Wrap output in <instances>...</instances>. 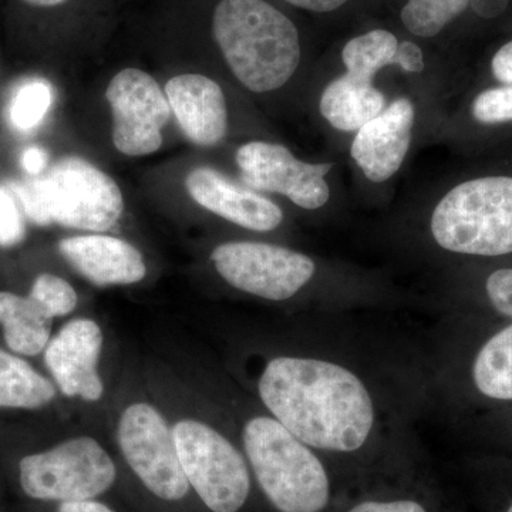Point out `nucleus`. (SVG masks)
Masks as SVG:
<instances>
[{"label": "nucleus", "mask_w": 512, "mask_h": 512, "mask_svg": "<svg viewBox=\"0 0 512 512\" xmlns=\"http://www.w3.org/2000/svg\"><path fill=\"white\" fill-rule=\"evenodd\" d=\"M258 393L271 416L313 450L355 453L375 430V400L366 383L332 360L274 357L259 376Z\"/></svg>", "instance_id": "obj_1"}, {"label": "nucleus", "mask_w": 512, "mask_h": 512, "mask_svg": "<svg viewBox=\"0 0 512 512\" xmlns=\"http://www.w3.org/2000/svg\"><path fill=\"white\" fill-rule=\"evenodd\" d=\"M210 28L229 69L251 92L278 90L301 63L298 28L268 0H217Z\"/></svg>", "instance_id": "obj_2"}, {"label": "nucleus", "mask_w": 512, "mask_h": 512, "mask_svg": "<svg viewBox=\"0 0 512 512\" xmlns=\"http://www.w3.org/2000/svg\"><path fill=\"white\" fill-rule=\"evenodd\" d=\"M23 214L39 227L109 231L124 201L113 178L80 157H66L43 177L13 184Z\"/></svg>", "instance_id": "obj_3"}, {"label": "nucleus", "mask_w": 512, "mask_h": 512, "mask_svg": "<svg viewBox=\"0 0 512 512\" xmlns=\"http://www.w3.org/2000/svg\"><path fill=\"white\" fill-rule=\"evenodd\" d=\"M245 454L262 493L279 512H323L330 478L312 447L272 416H256L242 431Z\"/></svg>", "instance_id": "obj_4"}, {"label": "nucleus", "mask_w": 512, "mask_h": 512, "mask_svg": "<svg viewBox=\"0 0 512 512\" xmlns=\"http://www.w3.org/2000/svg\"><path fill=\"white\" fill-rule=\"evenodd\" d=\"M431 234L456 254H511L512 177L476 178L447 192L431 215Z\"/></svg>", "instance_id": "obj_5"}, {"label": "nucleus", "mask_w": 512, "mask_h": 512, "mask_svg": "<svg viewBox=\"0 0 512 512\" xmlns=\"http://www.w3.org/2000/svg\"><path fill=\"white\" fill-rule=\"evenodd\" d=\"M184 476L212 512H238L251 493V476L237 447L198 420H181L173 427Z\"/></svg>", "instance_id": "obj_6"}, {"label": "nucleus", "mask_w": 512, "mask_h": 512, "mask_svg": "<svg viewBox=\"0 0 512 512\" xmlns=\"http://www.w3.org/2000/svg\"><path fill=\"white\" fill-rule=\"evenodd\" d=\"M116 476L109 453L99 441L87 436L30 454L19 463L22 490L39 501L92 500L106 493Z\"/></svg>", "instance_id": "obj_7"}, {"label": "nucleus", "mask_w": 512, "mask_h": 512, "mask_svg": "<svg viewBox=\"0 0 512 512\" xmlns=\"http://www.w3.org/2000/svg\"><path fill=\"white\" fill-rule=\"evenodd\" d=\"M218 274L239 291L266 301H288L312 281V258L264 242H227L212 251Z\"/></svg>", "instance_id": "obj_8"}, {"label": "nucleus", "mask_w": 512, "mask_h": 512, "mask_svg": "<svg viewBox=\"0 0 512 512\" xmlns=\"http://www.w3.org/2000/svg\"><path fill=\"white\" fill-rule=\"evenodd\" d=\"M117 441L128 466L150 493L164 501H180L188 494L190 484L173 430L156 407L148 403L128 406L121 413Z\"/></svg>", "instance_id": "obj_9"}, {"label": "nucleus", "mask_w": 512, "mask_h": 512, "mask_svg": "<svg viewBox=\"0 0 512 512\" xmlns=\"http://www.w3.org/2000/svg\"><path fill=\"white\" fill-rule=\"evenodd\" d=\"M106 99L113 111V143L120 153L141 157L160 150L161 130L173 111L150 74L136 67L121 70L111 79Z\"/></svg>", "instance_id": "obj_10"}, {"label": "nucleus", "mask_w": 512, "mask_h": 512, "mask_svg": "<svg viewBox=\"0 0 512 512\" xmlns=\"http://www.w3.org/2000/svg\"><path fill=\"white\" fill-rule=\"evenodd\" d=\"M237 164L252 190L285 195L303 210H318L330 197L326 175L332 164L303 163L279 144L251 141L239 147Z\"/></svg>", "instance_id": "obj_11"}, {"label": "nucleus", "mask_w": 512, "mask_h": 512, "mask_svg": "<svg viewBox=\"0 0 512 512\" xmlns=\"http://www.w3.org/2000/svg\"><path fill=\"white\" fill-rule=\"evenodd\" d=\"M103 349V332L92 319L70 320L45 349V363L60 392L97 402L104 384L97 370Z\"/></svg>", "instance_id": "obj_12"}, {"label": "nucleus", "mask_w": 512, "mask_h": 512, "mask_svg": "<svg viewBox=\"0 0 512 512\" xmlns=\"http://www.w3.org/2000/svg\"><path fill=\"white\" fill-rule=\"evenodd\" d=\"M413 123L412 101L399 99L357 131L350 153L370 181L383 183L400 170L412 143Z\"/></svg>", "instance_id": "obj_13"}, {"label": "nucleus", "mask_w": 512, "mask_h": 512, "mask_svg": "<svg viewBox=\"0 0 512 512\" xmlns=\"http://www.w3.org/2000/svg\"><path fill=\"white\" fill-rule=\"evenodd\" d=\"M192 200L232 224L256 232L274 231L284 212L268 198L235 185L211 168H195L185 178Z\"/></svg>", "instance_id": "obj_14"}, {"label": "nucleus", "mask_w": 512, "mask_h": 512, "mask_svg": "<svg viewBox=\"0 0 512 512\" xmlns=\"http://www.w3.org/2000/svg\"><path fill=\"white\" fill-rule=\"evenodd\" d=\"M165 96L192 143L211 147L227 136V101L220 84L202 74H180L165 84Z\"/></svg>", "instance_id": "obj_15"}, {"label": "nucleus", "mask_w": 512, "mask_h": 512, "mask_svg": "<svg viewBox=\"0 0 512 512\" xmlns=\"http://www.w3.org/2000/svg\"><path fill=\"white\" fill-rule=\"evenodd\" d=\"M59 251L80 275L97 286L137 284L147 274L140 251L130 242L109 235L64 238Z\"/></svg>", "instance_id": "obj_16"}, {"label": "nucleus", "mask_w": 512, "mask_h": 512, "mask_svg": "<svg viewBox=\"0 0 512 512\" xmlns=\"http://www.w3.org/2000/svg\"><path fill=\"white\" fill-rule=\"evenodd\" d=\"M384 94L372 82L349 73L333 80L320 99V113L336 130L359 131L384 110Z\"/></svg>", "instance_id": "obj_17"}, {"label": "nucleus", "mask_w": 512, "mask_h": 512, "mask_svg": "<svg viewBox=\"0 0 512 512\" xmlns=\"http://www.w3.org/2000/svg\"><path fill=\"white\" fill-rule=\"evenodd\" d=\"M52 320L29 296L0 292V325L12 352L36 356L49 345Z\"/></svg>", "instance_id": "obj_18"}, {"label": "nucleus", "mask_w": 512, "mask_h": 512, "mask_svg": "<svg viewBox=\"0 0 512 512\" xmlns=\"http://www.w3.org/2000/svg\"><path fill=\"white\" fill-rule=\"evenodd\" d=\"M56 389L22 357L0 349V407L40 409L55 399Z\"/></svg>", "instance_id": "obj_19"}, {"label": "nucleus", "mask_w": 512, "mask_h": 512, "mask_svg": "<svg viewBox=\"0 0 512 512\" xmlns=\"http://www.w3.org/2000/svg\"><path fill=\"white\" fill-rule=\"evenodd\" d=\"M478 392L495 400H512V325L495 333L474 360Z\"/></svg>", "instance_id": "obj_20"}, {"label": "nucleus", "mask_w": 512, "mask_h": 512, "mask_svg": "<svg viewBox=\"0 0 512 512\" xmlns=\"http://www.w3.org/2000/svg\"><path fill=\"white\" fill-rule=\"evenodd\" d=\"M399 40L389 30H370L353 37L342 50V60L350 76L372 82L379 70L394 64Z\"/></svg>", "instance_id": "obj_21"}, {"label": "nucleus", "mask_w": 512, "mask_h": 512, "mask_svg": "<svg viewBox=\"0 0 512 512\" xmlns=\"http://www.w3.org/2000/svg\"><path fill=\"white\" fill-rule=\"evenodd\" d=\"M473 8V0H407L400 13L404 28L417 37H434Z\"/></svg>", "instance_id": "obj_22"}, {"label": "nucleus", "mask_w": 512, "mask_h": 512, "mask_svg": "<svg viewBox=\"0 0 512 512\" xmlns=\"http://www.w3.org/2000/svg\"><path fill=\"white\" fill-rule=\"evenodd\" d=\"M52 103V86L45 80L35 79L23 83L10 101V123L20 131L33 130L45 120Z\"/></svg>", "instance_id": "obj_23"}, {"label": "nucleus", "mask_w": 512, "mask_h": 512, "mask_svg": "<svg viewBox=\"0 0 512 512\" xmlns=\"http://www.w3.org/2000/svg\"><path fill=\"white\" fill-rule=\"evenodd\" d=\"M29 298L50 319L69 315L77 306V293L73 286L60 276L52 274L37 276L30 289Z\"/></svg>", "instance_id": "obj_24"}, {"label": "nucleus", "mask_w": 512, "mask_h": 512, "mask_svg": "<svg viewBox=\"0 0 512 512\" xmlns=\"http://www.w3.org/2000/svg\"><path fill=\"white\" fill-rule=\"evenodd\" d=\"M473 116L481 124L512 123V84H501L478 94Z\"/></svg>", "instance_id": "obj_25"}, {"label": "nucleus", "mask_w": 512, "mask_h": 512, "mask_svg": "<svg viewBox=\"0 0 512 512\" xmlns=\"http://www.w3.org/2000/svg\"><path fill=\"white\" fill-rule=\"evenodd\" d=\"M26 237L25 214L6 188L0 187V248H12Z\"/></svg>", "instance_id": "obj_26"}, {"label": "nucleus", "mask_w": 512, "mask_h": 512, "mask_svg": "<svg viewBox=\"0 0 512 512\" xmlns=\"http://www.w3.org/2000/svg\"><path fill=\"white\" fill-rule=\"evenodd\" d=\"M485 291L495 311L512 318V268L498 269L488 276Z\"/></svg>", "instance_id": "obj_27"}, {"label": "nucleus", "mask_w": 512, "mask_h": 512, "mask_svg": "<svg viewBox=\"0 0 512 512\" xmlns=\"http://www.w3.org/2000/svg\"><path fill=\"white\" fill-rule=\"evenodd\" d=\"M346 512H427L426 507L412 498L400 500H366L350 507Z\"/></svg>", "instance_id": "obj_28"}, {"label": "nucleus", "mask_w": 512, "mask_h": 512, "mask_svg": "<svg viewBox=\"0 0 512 512\" xmlns=\"http://www.w3.org/2000/svg\"><path fill=\"white\" fill-rule=\"evenodd\" d=\"M394 64L407 73H420L424 69L423 52L416 43H399Z\"/></svg>", "instance_id": "obj_29"}, {"label": "nucleus", "mask_w": 512, "mask_h": 512, "mask_svg": "<svg viewBox=\"0 0 512 512\" xmlns=\"http://www.w3.org/2000/svg\"><path fill=\"white\" fill-rule=\"evenodd\" d=\"M491 73L501 84H512V39L498 47L494 53Z\"/></svg>", "instance_id": "obj_30"}, {"label": "nucleus", "mask_w": 512, "mask_h": 512, "mask_svg": "<svg viewBox=\"0 0 512 512\" xmlns=\"http://www.w3.org/2000/svg\"><path fill=\"white\" fill-rule=\"evenodd\" d=\"M47 158L49 156H47L46 150H43L42 147L32 146L23 151L20 164L25 168L26 173L39 175L46 168Z\"/></svg>", "instance_id": "obj_31"}, {"label": "nucleus", "mask_w": 512, "mask_h": 512, "mask_svg": "<svg viewBox=\"0 0 512 512\" xmlns=\"http://www.w3.org/2000/svg\"><path fill=\"white\" fill-rule=\"evenodd\" d=\"M293 8L309 10V12L328 13L342 8L349 0H284Z\"/></svg>", "instance_id": "obj_32"}, {"label": "nucleus", "mask_w": 512, "mask_h": 512, "mask_svg": "<svg viewBox=\"0 0 512 512\" xmlns=\"http://www.w3.org/2000/svg\"><path fill=\"white\" fill-rule=\"evenodd\" d=\"M57 512H116L109 505L94 500L66 501L60 503Z\"/></svg>", "instance_id": "obj_33"}, {"label": "nucleus", "mask_w": 512, "mask_h": 512, "mask_svg": "<svg viewBox=\"0 0 512 512\" xmlns=\"http://www.w3.org/2000/svg\"><path fill=\"white\" fill-rule=\"evenodd\" d=\"M19 2L33 9L55 10L66 8L73 0H19Z\"/></svg>", "instance_id": "obj_34"}, {"label": "nucleus", "mask_w": 512, "mask_h": 512, "mask_svg": "<svg viewBox=\"0 0 512 512\" xmlns=\"http://www.w3.org/2000/svg\"><path fill=\"white\" fill-rule=\"evenodd\" d=\"M504 512H512V503L508 505L507 510H505Z\"/></svg>", "instance_id": "obj_35"}]
</instances>
